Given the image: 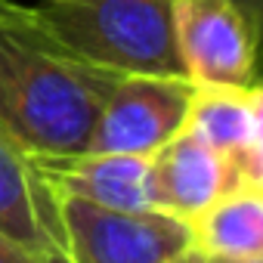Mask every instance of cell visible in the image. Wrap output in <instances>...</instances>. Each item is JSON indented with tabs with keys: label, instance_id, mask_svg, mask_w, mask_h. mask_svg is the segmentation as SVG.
Returning <instances> with one entry per match:
<instances>
[{
	"label": "cell",
	"instance_id": "7c38bea8",
	"mask_svg": "<svg viewBox=\"0 0 263 263\" xmlns=\"http://www.w3.org/2000/svg\"><path fill=\"white\" fill-rule=\"evenodd\" d=\"M167 263H220L217 257H208V254H201V251H195V248H189V251H183L180 257H174V260H167Z\"/></svg>",
	"mask_w": 263,
	"mask_h": 263
},
{
	"label": "cell",
	"instance_id": "30bf717a",
	"mask_svg": "<svg viewBox=\"0 0 263 263\" xmlns=\"http://www.w3.org/2000/svg\"><path fill=\"white\" fill-rule=\"evenodd\" d=\"M192 248L217 260L263 257V189L235 186L186 220Z\"/></svg>",
	"mask_w": 263,
	"mask_h": 263
},
{
	"label": "cell",
	"instance_id": "3957f363",
	"mask_svg": "<svg viewBox=\"0 0 263 263\" xmlns=\"http://www.w3.org/2000/svg\"><path fill=\"white\" fill-rule=\"evenodd\" d=\"M56 198L68 263H167L192 248L189 223L167 211H108L71 195Z\"/></svg>",
	"mask_w": 263,
	"mask_h": 263
},
{
	"label": "cell",
	"instance_id": "9c48e42d",
	"mask_svg": "<svg viewBox=\"0 0 263 263\" xmlns=\"http://www.w3.org/2000/svg\"><path fill=\"white\" fill-rule=\"evenodd\" d=\"M235 177L220 152H214L189 127L174 134L152 155V195L155 208L180 220H192L214 198L235 189Z\"/></svg>",
	"mask_w": 263,
	"mask_h": 263
},
{
	"label": "cell",
	"instance_id": "6da1fadb",
	"mask_svg": "<svg viewBox=\"0 0 263 263\" xmlns=\"http://www.w3.org/2000/svg\"><path fill=\"white\" fill-rule=\"evenodd\" d=\"M118 78L62 44L37 7L0 0V130L25 152H84Z\"/></svg>",
	"mask_w": 263,
	"mask_h": 263
},
{
	"label": "cell",
	"instance_id": "277c9868",
	"mask_svg": "<svg viewBox=\"0 0 263 263\" xmlns=\"http://www.w3.org/2000/svg\"><path fill=\"white\" fill-rule=\"evenodd\" d=\"M195 84L186 74H121L108 90L84 152L155 155L186 127Z\"/></svg>",
	"mask_w": 263,
	"mask_h": 263
},
{
	"label": "cell",
	"instance_id": "ba28073f",
	"mask_svg": "<svg viewBox=\"0 0 263 263\" xmlns=\"http://www.w3.org/2000/svg\"><path fill=\"white\" fill-rule=\"evenodd\" d=\"M56 195H71L108 211H152V158L118 152L34 155Z\"/></svg>",
	"mask_w": 263,
	"mask_h": 263
},
{
	"label": "cell",
	"instance_id": "52a82bcc",
	"mask_svg": "<svg viewBox=\"0 0 263 263\" xmlns=\"http://www.w3.org/2000/svg\"><path fill=\"white\" fill-rule=\"evenodd\" d=\"M186 127L223 155L238 186L263 183L260 87H195Z\"/></svg>",
	"mask_w": 263,
	"mask_h": 263
},
{
	"label": "cell",
	"instance_id": "4fadbf2b",
	"mask_svg": "<svg viewBox=\"0 0 263 263\" xmlns=\"http://www.w3.org/2000/svg\"><path fill=\"white\" fill-rule=\"evenodd\" d=\"M235 4H238V7H241V10H245V13H248L257 25H260V10H263V0H235Z\"/></svg>",
	"mask_w": 263,
	"mask_h": 263
},
{
	"label": "cell",
	"instance_id": "5b68a950",
	"mask_svg": "<svg viewBox=\"0 0 263 263\" xmlns=\"http://www.w3.org/2000/svg\"><path fill=\"white\" fill-rule=\"evenodd\" d=\"M257 22L235 0H174V41L195 87H260Z\"/></svg>",
	"mask_w": 263,
	"mask_h": 263
},
{
	"label": "cell",
	"instance_id": "8fae6325",
	"mask_svg": "<svg viewBox=\"0 0 263 263\" xmlns=\"http://www.w3.org/2000/svg\"><path fill=\"white\" fill-rule=\"evenodd\" d=\"M0 263H47V260H41L37 254H31L28 248L16 245L13 238L0 232Z\"/></svg>",
	"mask_w": 263,
	"mask_h": 263
},
{
	"label": "cell",
	"instance_id": "8992f818",
	"mask_svg": "<svg viewBox=\"0 0 263 263\" xmlns=\"http://www.w3.org/2000/svg\"><path fill=\"white\" fill-rule=\"evenodd\" d=\"M0 232L47 263H68L59 198L31 152L0 130Z\"/></svg>",
	"mask_w": 263,
	"mask_h": 263
},
{
	"label": "cell",
	"instance_id": "7a4b0ae2",
	"mask_svg": "<svg viewBox=\"0 0 263 263\" xmlns=\"http://www.w3.org/2000/svg\"><path fill=\"white\" fill-rule=\"evenodd\" d=\"M37 13L87 62L118 74H183L174 0H37Z\"/></svg>",
	"mask_w": 263,
	"mask_h": 263
},
{
	"label": "cell",
	"instance_id": "5bb4252c",
	"mask_svg": "<svg viewBox=\"0 0 263 263\" xmlns=\"http://www.w3.org/2000/svg\"><path fill=\"white\" fill-rule=\"evenodd\" d=\"M220 263H263V257H248V260H220Z\"/></svg>",
	"mask_w": 263,
	"mask_h": 263
}]
</instances>
